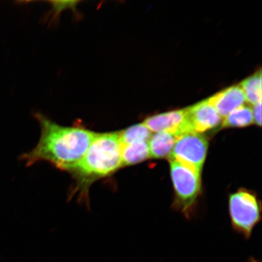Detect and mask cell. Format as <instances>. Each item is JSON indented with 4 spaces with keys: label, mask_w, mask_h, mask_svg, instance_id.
Returning a JSON list of instances; mask_svg holds the SVG:
<instances>
[{
    "label": "cell",
    "mask_w": 262,
    "mask_h": 262,
    "mask_svg": "<svg viewBox=\"0 0 262 262\" xmlns=\"http://www.w3.org/2000/svg\"><path fill=\"white\" fill-rule=\"evenodd\" d=\"M41 137L34 149L23 156L26 165L40 161L67 171L86 154L96 133L80 126H63L41 114L36 116Z\"/></svg>",
    "instance_id": "6da1fadb"
},
{
    "label": "cell",
    "mask_w": 262,
    "mask_h": 262,
    "mask_svg": "<svg viewBox=\"0 0 262 262\" xmlns=\"http://www.w3.org/2000/svg\"><path fill=\"white\" fill-rule=\"evenodd\" d=\"M122 167L119 132L97 133L86 154L67 172L76 183L75 191L87 199L92 185L107 178Z\"/></svg>",
    "instance_id": "7a4b0ae2"
},
{
    "label": "cell",
    "mask_w": 262,
    "mask_h": 262,
    "mask_svg": "<svg viewBox=\"0 0 262 262\" xmlns=\"http://www.w3.org/2000/svg\"><path fill=\"white\" fill-rule=\"evenodd\" d=\"M171 176L178 205L186 210L191 207L201 190L199 170L180 160L169 159Z\"/></svg>",
    "instance_id": "3957f363"
},
{
    "label": "cell",
    "mask_w": 262,
    "mask_h": 262,
    "mask_svg": "<svg viewBox=\"0 0 262 262\" xmlns=\"http://www.w3.org/2000/svg\"><path fill=\"white\" fill-rule=\"evenodd\" d=\"M229 209L234 228L250 237L260 219V205L256 195L247 189H238L229 196Z\"/></svg>",
    "instance_id": "277c9868"
},
{
    "label": "cell",
    "mask_w": 262,
    "mask_h": 262,
    "mask_svg": "<svg viewBox=\"0 0 262 262\" xmlns=\"http://www.w3.org/2000/svg\"><path fill=\"white\" fill-rule=\"evenodd\" d=\"M208 142L201 134L186 133L176 137L169 159L180 160L202 171L207 155Z\"/></svg>",
    "instance_id": "5b68a950"
},
{
    "label": "cell",
    "mask_w": 262,
    "mask_h": 262,
    "mask_svg": "<svg viewBox=\"0 0 262 262\" xmlns=\"http://www.w3.org/2000/svg\"><path fill=\"white\" fill-rule=\"evenodd\" d=\"M143 123L152 132H167L176 137L193 132L186 117L185 110L156 115L147 118Z\"/></svg>",
    "instance_id": "8992f818"
},
{
    "label": "cell",
    "mask_w": 262,
    "mask_h": 262,
    "mask_svg": "<svg viewBox=\"0 0 262 262\" xmlns=\"http://www.w3.org/2000/svg\"><path fill=\"white\" fill-rule=\"evenodd\" d=\"M185 110L186 117L193 132L201 134L213 129L222 122L220 115L208 103L207 100Z\"/></svg>",
    "instance_id": "52a82bcc"
},
{
    "label": "cell",
    "mask_w": 262,
    "mask_h": 262,
    "mask_svg": "<svg viewBox=\"0 0 262 262\" xmlns=\"http://www.w3.org/2000/svg\"><path fill=\"white\" fill-rule=\"evenodd\" d=\"M222 117H226L232 111L244 104L246 99L240 85L227 88L207 99Z\"/></svg>",
    "instance_id": "ba28073f"
},
{
    "label": "cell",
    "mask_w": 262,
    "mask_h": 262,
    "mask_svg": "<svg viewBox=\"0 0 262 262\" xmlns=\"http://www.w3.org/2000/svg\"><path fill=\"white\" fill-rule=\"evenodd\" d=\"M176 137L167 132L156 133L148 141L150 157L164 159L171 155Z\"/></svg>",
    "instance_id": "9c48e42d"
},
{
    "label": "cell",
    "mask_w": 262,
    "mask_h": 262,
    "mask_svg": "<svg viewBox=\"0 0 262 262\" xmlns=\"http://www.w3.org/2000/svg\"><path fill=\"white\" fill-rule=\"evenodd\" d=\"M150 157L148 142H134L122 146V167L136 165Z\"/></svg>",
    "instance_id": "30bf717a"
},
{
    "label": "cell",
    "mask_w": 262,
    "mask_h": 262,
    "mask_svg": "<svg viewBox=\"0 0 262 262\" xmlns=\"http://www.w3.org/2000/svg\"><path fill=\"white\" fill-rule=\"evenodd\" d=\"M254 123L253 108L245 105L235 109L224 118L222 127H243Z\"/></svg>",
    "instance_id": "8fae6325"
},
{
    "label": "cell",
    "mask_w": 262,
    "mask_h": 262,
    "mask_svg": "<svg viewBox=\"0 0 262 262\" xmlns=\"http://www.w3.org/2000/svg\"><path fill=\"white\" fill-rule=\"evenodd\" d=\"M245 97L246 101L252 105L261 101V73L260 70L240 84Z\"/></svg>",
    "instance_id": "7c38bea8"
},
{
    "label": "cell",
    "mask_w": 262,
    "mask_h": 262,
    "mask_svg": "<svg viewBox=\"0 0 262 262\" xmlns=\"http://www.w3.org/2000/svg\"><path fill=\"white\" fill-rule=\"evenodd\" d=\"M152 135L151 131L147 128L145 124H137L120 131L121 145L138 142H148Z\"/></svg>",
    "instance_id": "4fadbf2b"
},
{
    "label": "cell",
    "mask_w": 262,
    "mask_h": 262,
    "mask_svg": "<svg viewBox=\"0 0 262 262\" xmlns=\"http://www.w3.org/2000/svg\"><path fill=\"white\" fill-rule=\"evenodd\" d=\"M254 123L257 125H261V101L254 105L253 109Z\"/></svg>",
    "instance_id": "5bb4252c"
},
{
    "label": "cell",
    "mask_w": 262,
    "mask_h": 262,
    "mask_svg": "<svg viewBox=\"0 0 262 262\" xmlns=\"http://www.w3.org/2000/svg\"><path fill=\"white\" fill-rule=\"evenodd\" d=\"M250 262H257L256 260H254V258H251Z\"/></svg>",
    "instance_id": "9a60e30c"
}]
</instances>
